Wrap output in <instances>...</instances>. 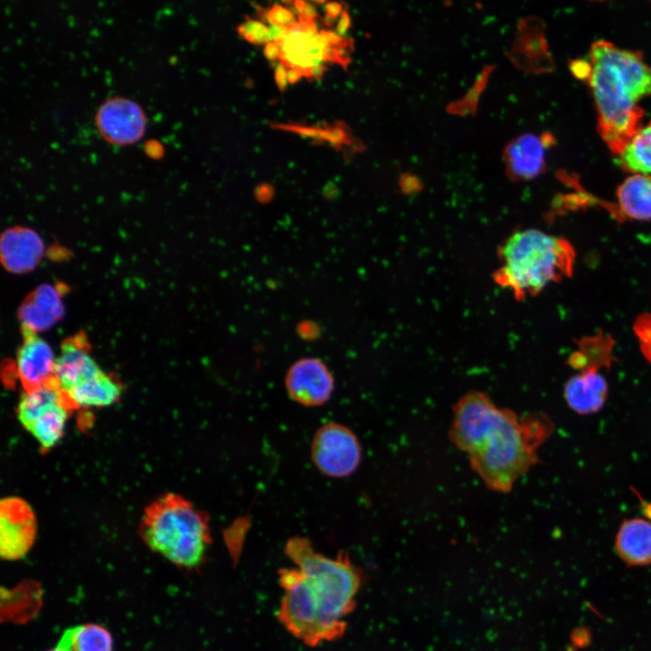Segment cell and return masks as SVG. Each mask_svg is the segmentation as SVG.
Masks as SVG:
<instances>
[{"mask_svg":"<svg viewBox=\"0 0 651 651\" xmlns=\"http://www.w3.org/2000/svg\"><path fill=\"white\" fill-rule=\"evenodd\" d=\"M139 534L148 548L184 569L201 566L212 543L208 514L175 493L145 508Z\"/></svg>","mask_w":651,"mask_h":651,"instance_id":"cell-4","label":"cell"},{"mask_svg":"<svg viewBox=\"0 0 651 651\" xmlns=\"http://www.w3.org/2000/svg\"><path fill=\"white\" fill-rule=\"evenodd\" d=\"M281 54L279 61L287 68H297L310 77L313 68L326 61L345 64V47L331 46L313 20L299 17V21L288 29L285 38L278 42Z\"/></svg>","mask_w":651,"mask_h":651,"instance_id":"cell-6","label":"cell"},{"mask_svg":"<svg viewBox=\"0 0 651 651\" xmlns=\"http://www.w3.org/2000/svg\"><path fill=\"white\" fill-rule=\"evenodd\" d=\"M65 394L73 408H101L110 406L120 399L122 386L113 376L102 371Z\"/></svg>","mask_w":651,"mask_h":651,"instance_id":"cell-17","label":"cell"},{"mask_svg":"<svg viewBox=\"0 0 651 651\" xmlns=\"http://www.w3.org/2000/svg\"><path fill=\"white\" fill-rule=\"evenodd\" d=\"M553 143L550 134L541 137L524 134L508 144L505 162L508 173L515 179L529 180L542 173L546 148Z\"/></svg>","mask_w":651,"mask_h":651,"instance_id":"cell-13","label":"cell"},{"mask_svg":"<svg viewBox=\"0 0 651 651\" xmlns=\"http://www.w3.org/2000/svg\"><path fill=\"white\" fill-rule=\"evenodd\" d=\"M238 33L251 43L265 45L271 42L269 26L257 20L247 19L238 26Z\"/></svg>","mask_w":651,"mask_h":651,"instance_id":"cell-25","label":"cell"},{"mask_svg":"<svg viewBox=\"0 0 651 651\" xmlns=\"http://www.w3.org/2000/svg\"><path fill=\"white\" fill-rule=\"evenodd\" d=\"M274 127L295 132L305 137L326 141L336 146L350 143L348 132L340 124L324 128L293 124H275Z\"/></svg>","mask_w":651,"mask_h":651,"instance_id":"cell-24","label":"cell"},{"mask_svg":"<svg viewBox=\"0 0 651 651\" xmlns=\"http://www.w3.org/2000/svg\"><path fill=\"white\" fill-rule=\"evenodd\" d=\"M146 145V151L151 156H159L162 154L163 150H159V148L162 149L160 144L158 145L157 143H155Z\"/></svg>","mask_w":651,"mask_h":651,"instance_id":"cell-34","label":"cell"},{"mask_svg":"<svg viewBox=\"0 0 651 651\" xmlns=\"http://www.w3.org/2000/svg\"><path fill=\"white\" fill-rule=\"evenodd\" d=\"M574 259V249L567 240L535 229L523 230L501 247L495 278L516 297L533 296L570 276Z\"/></svg>","mask_w":651,"mask_h":651,"instance_id":"cell-5","label":"cell"},{"mask_svg":"<svg viewBox=\"0 0 651 651\" xmlns=\"http://www.w3.org/2000/svg\"><path fill=\"white\" fill-rule=\"evenodd\" d=\"M615 549L629 566L651 564V522L639 517L625 519L616 534Z\"/></svg>","mask_w":651,"mask_h":651,"instance_id":"cell-15","label":"cell"},{"mask_svg":"<svg viewBox=\"0 0 651 651\" xmlns=\"http://www.w3.org/2000/svg\"><path fill=\"white\" fill-rule=\"evenodd\" d=\"M361 458V444L349 428L328 422L316 432L311 443V459L324 475L336 478L348 476L357 469Z\"/></svg>","mask_w":651,"mask_h":651,"instance_id":"cell-7","label":"cell"},{"mask_svg":"<svg viewBox=\"0 0 651 651\" xmlns=\"http://www.w3.org/2000/svg\"><path fill=\"white\" fill-rule=\"evenodd\" d=\"M3 250L7 266L22 270L35 263L41 246L39 240L32 232H12L6 235Z\"/></svg>","mask_w":651,"mask_h":651,"instance_id":"cell-22","label":"cell"},{"mask_svg":"<svg viewBox=\"0 0 651 651\" xmlns=\"http://www.w3.org/2000/svg\"><path fill=\"white\" fill-rule=\"evenodd\" d=\"M102 372L90 354L83 340H66L56 357L54 380L63 392L95 377Z\"/></svg>","mask_w":651,"mask_h":651,"instance_id":"cell-12","label":"cell"},{"mask_svg":"<svg viewBox=\"0 0 651 651\" xmlns=\"http://www.w3.org/2000/svg\"><path fill=\"white\" fill-rule=\"evenodd\" d=\"M49 651H70V650H68L67 648L57 644L55 647H53L52 649H51Z\"/></svg>","mask_w":651,"mask_h":651,"instance_id":"cell-36","label":"cell"},{"mask_svg":"<svg viewBox=\"0 0 651 651\" xmlns=\"http://www.w3.org/2000/svg\"><path fill=\"white\" fill-rule=\"evenodd\" d=\"M24 340L15 359L16 374L24 391L55 382L56 357L52 349L36 333L24 330Z\"/></svg>","mask_w":651,"mask_h":651,"instance_id":"cell-11","label":"cell"},{"mask_svg":"<svg viewBox=\"0 0 651 651\" xmlns=\"http://www.w3.org/2000/svg\"><path fill=\"white\" fill-rule=\"evenodd\" d=\"M305 75L303 71L297 68H288V80L290 84L297 83Z\"/></svg>","mask_w":651,"mask_h":651,"instance_id":"cell-33","label":"cell"},{"mask_svg":"<svg viewBox=\"0 0 651 651\" xmlns=\"http://www.w3.org/2000/svg\"><path fill=\"white\" fill-rule=\"evenodd\" d=\"M36 517L30 505L16 496L0 503V553L8 561L26 555L36 537Z\"/></svg>","mask_w":651,"mask_h":651,"instance_id":"cell-8","label":"cell"},{"mask_svg":"<svg viewBox=\"0 0 651 651\" xmlns=\"http://www.w3.org/2000/svg\"><path fill=\"white\" fill-rule=\"evenodd\" d=\"M266 16L269 24H275L284 28H289L297 23L291 10L278 4L274 5L268 11Z\"/></svg>","mask_w":651,"mask_h":651,"instance_id":"cell-27","label":"cell"},{"mask_svg":"<svg viewBox=\"0 0 651 651\" xmlns=\"http://www.w3.org/2000/svg\"><path fill=\"white\" fill-rule=\"evenodd\" d=\"M617 198L622 217L651 220V175L637 174L627 177L618 186Z\"/></svg>","mask_w":651,"mask_h":651,"instance_id":"cell-18","label":"cell"},{"mask_svg":"<svg viewBox=\"0 0 651 651\" xmlns=\"http://www.w3.org/2000/svg\"><path fill=\"white\" fill-rule=\"evenodd\" d=\"M72 408L66 395L40 410L24 429L43 450H49L61 439Z\"/></svg>","mask_w":651,"mask_h":651,"instance_id":"cell-16","label":"cell"},{"mask_svg":"<svg viewBox=\"0 0 651 651\" xmlns=\"http://www.w3.org/2000/svg\"><path fill=\"white\" fill-rule=\"evenodd\" d=\"M612 344V340L602 335L582 340L579 344V350L571 356V365L579 370L609 367L614 360L611 355Z\"/></svg>","mask_w":651,"mask_h":651,"instance_id":"cell-23","label":"cell"},{"mask_svg":"<svg viewBox=\"0 0 651 651\" xmlns=\"http://www.w3.org/2000/svg\"><path fill=\"white\" fill-rule=\"evenodd\" d=\"M326 14L330 19H335L342 14L344 12L341 4L337 2H329L325 6Z\"/></svg>","mask_w":651,"mask_h":651,"instance_id":"cell-31","label":"cell"},{"mask_svg":"<svg viewBox=\"0 0 651 651\" xmlns=\"http://www.w3.org/2000/svg\"><path fill=\"white\" fill-rule=\"evenodd\" d=\"M58 645L70 651H112L109 631L98 624L78 625L66 629Z\"/></svg>","mask_w":651,"mask_h":651,"instance_id":"cell-19","label":"cell"},{"mask_svg":"<svg viewBox=\"0 0 651 651\" xmlns=\"http://www.w3.org/2000/svg\"><path fill=\"white\" fill-rule=\"evenodd\" d=\"M284 553L294 567L278 570L283 595L276 613L284 628L314 647L342 637L354 609L363 575L347 552L326 556L303 536L290 537Z\"/></svg>","mask_w":651,"mask_h":651,"instance_id":"cell-1","label":"cell"},{"mask_svg":"<svg viewBox=\"0 0 651 651\" xmlns=\"http://www.w3.org/2000/svg\"><path fill=\"white\" fill-rule=\"evenodd\" d=\"M275 82L280 90H284L288 83V68L282 62H278L274 70Z\"/></svg>","mask_w":651,"mask_h":651,"instance_id":"cell-28","label":"cell"},{"mask_svg":"<svg viewBox=\"0 0 651 651\" xmlns=\"http://www.w3.org/2000/svg\"><path fill=\"white\" fill-rule=\"evenodd\" d=\"M61 312V303L54 289L44 288L35 292L33 299L23 308L24 330L35 333L51 325Z\"/></svg>","mask_w":651,"mask_h":651,"instance_id":"cell-20","label":"cell"},{"mask_svg":"<svg viewBox=\"0 0 651 651\" xmlns=\"http://www.w3.org/2000/svg\"><path fill=\"white\" fill-rule=\"evenodd\" d=\"M325 70H326V68L324 65L316 66L312 69V71L310 72V77L315 78V79H319L324 74Z\"/></svg>","mask_w":651,"mask_h":651,"instance_id":"cell-35","label":"cell"},{"mask_svg":"<svg viewBox=\"0 0 651 651\" xmlns=\"http://www.w3.org/2000/svg\"><path fill=\"white\" fill-rule=\"evenodd\" d=\"M617 162L629 172L641 175L651 173V119L618 154Z\"/></svg>","mask_w":651,"mask_h":651,"instance_id":"cell-21","label":"cell"},{"mask_svg":"<svg viewBox=\"0 0 651 651\" xmlns=\"http://www.w3.org/2000/svg\"><path fill=\"white\" fill-rule=\"evenodd\" d=\"M572 69L579 78L588 80L597 107L599 134L618 155L642 127L644 110L637 102L651 95V67L641 52L600 40L590 48V62L578 61Z\"/></svg>","mask_w":651,"mask_h":651,"instance_id":"cell-3","label":"cell"},{"mask_svg":"<svg viewBox=\"0 0 651 651\" xmlns=\"http://www.w3.org/2000/svg\"><path fill=\"white\" fill-rule=\"evenodd\" d=\"M609 392L606 378L597 367H588L571 376L564 385V399L569 407L579 414L599 411Z\"/></svg>","mask_w":651,"mask_h":651,"instance_id":"cell-14","label":"cell"},{"mask_svg":"<svg viewBox=\"0 0 651 651\" xmlns=\"http://www.w3.org/2000/svg\"><path fill=\"white\" fill-rule=\"evenodd\" d=\"M634 330L644 356L651 363V313H645L638 316Z\"/></svg>","mask_w":651,"mask_h":651,"instance_id":"cell-26","label":"cell"},{"mask_svg":"<svg viewBox=\"0 0 651 651\" xmlns=\"http://www.w3.org/2000/svg\"><path fill=\"white\" fill-rule=\"evenodd\" d=\"M95 123L106 141L125 146L133 144L143 137L146 117L142 108L134 100L112 97L99 107Z\"/></svg>","mask_w":651,"mask_h":651,"instance_id":"cell-9","label":"cell"},{"mask_svg":"<svg viewBox=\"0 0 651 651\" xmlns=\"http://www.w3.org/2000/svg\"><path fill=\"white\" fill-rule=\"evenodd\" d=\"M264 56L271 61L280 58L281 50L278 42H269L264 45L263 48Z\"/></svg>","mask_w":651,"mask_h":651,"instance_id":"cell-29","label":"cell"},{"mask_svg":"<svg viewBox=\"0 0 651 651\" xmlns=\"http://www.w3.org/2000/svg\"><path fill=\"white\" fill-rule=\"evenodd\" d=\"M334 378L326 365L317 358H302L288 369L285 386L289 398L307 407L326 403L334 391Z\"/></svg>","mask_w":651,"mask_h":651,"instance_id":"cell-10","label":"cell"},{"mask_svg":"<svg viewBox=\"0 0 651 651\" xmlns=\"http://www.w3.org/2000/svg\"><path fill=\"white\" fill-rule=\"evenodd\" d=\"M553 431L545 413L517 415L496 406L486 393L471 391L453 406L448 437L490 490L506 494L540 462L538 448Z\"/></svg>","mask_w":651,"mask_h":651,"instance_id":"cell-2","label":"cell"},{"mask_svg":"<svg viewBox=\"0 0 651 651\" xmlns=\"http://www.w3.org/2000/svg\"><path fill=\"white\" fill-rule=\"evenodd\" d=\"M299 17L306 19V20H313L315 21V18L316 17V10L315 6H313L309 3H306V5L301 13H299Z\"/></svg>","mask_w":651,"mask_h":651,"instance_id":"cell-32","label":"cell"},{"mask_svg":"<svg viewBox=\"0 0 651 651\" xmlns=\"http://www.w3.org/2000/svg\"><path fill=\"white\" fill-rule=\"evenodd\" d=\"M351 24L349 14L344 10L336 24V33L341 37L344 36Z\"/></svg>","mask_w":651,"mask_h":651,"instance_id":"cell-30","label":"cell"}]
</instances>
